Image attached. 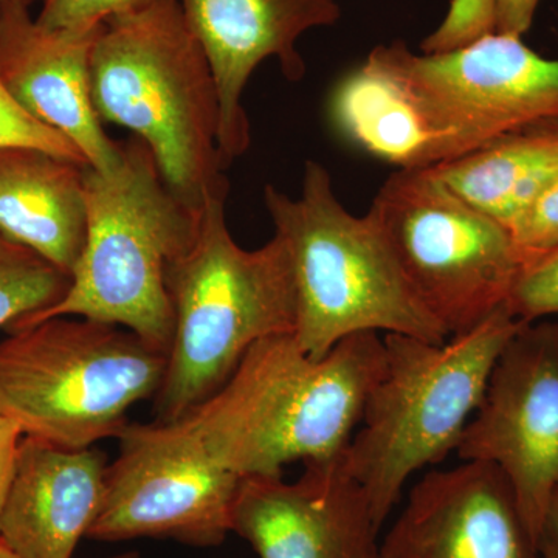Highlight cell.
Segmentation results:
<instances>
[{"label":"cell","mask_w":558,"mask_h":558,"mask_svg":"<svg viewBox=\"0 0 558 558\" xmlns=\"http://www.w3.org/2000/svg\"><path fill=\"white\" fill-rule=\"evenodd\" d=\"M229 190L230 183L209 194L196 236L168 269L174 332L154 398L160 422L179 421L211 398L260 341L295 333L288 245L277 233L256 250L238 245L227 226Z\"/></svg>","instance_id":"cell-1"},{"label":"cell","mask_w":558,"mask_h":558,"mask_svg":"<svg viewBox=\"0 0 558 558\" xmlns=\"http://www.w3.org/2000/svg\"><path fill=\"white\" fill-rule=\"evenodd\" d=\"M90 90L100 120L145 142L168 189L189 207L201 209L229 185L215 75L178 0L105 22L92 49Z\"/></svg>","instance_id":"cell-2"},{"label":"cell","mask_w":558,"mask_h":558,"mask_svg":"<svg viewBox=\"0 0 558 558\" xmlns=\"http://www.w3.org/2000/svg\"><path fill=\"white\" fill-rule=\"evenodd\" d=\"M87 233L65 295L49 310L14 323V330L57 317L120 326L170 352L174 312L168 269L196 236L201 209L179 199L145 142L121 143L108 172L84 168Z\"/></svg>","instance_id":"cell-3"},{"label":"cell","mask_w":558,"mask_h":558,"mask_svg":"<svg viewBox=\"0 0 558 558\" xmlns=\"http://www.w3.org/2000/svg\"><path fill=\"white\" fill-rule=\"evenodd\" d=\"M275 233L288 245L296 290V344L322 359L359 332L402 333L444 343L446 330L414 295L377 220L351 215L318 161L304 165L299 199L267 185Z\"/></svg>","instance_id":"cell-4"},{"label":"cell","mask_w":558,"mask_h":558,"mask_svg":"<svg viewBox=\"0 0 558 558\" xmlns=\"http://www.w3.org/2000/svg\"><path fill=\"white\" fill-rule=\"evenodd\" d=\"M521 325L505 306L444 343L385 333L384 374L343 454L344 468L368 495L379 529L410 476L457 451L499 354Z\"/></svg>","instance_id":"cell-5"},{"label":"cell","mask_w":558,"mask_h":558,"mask_svg":"<svg viewBox=\"0 0 558 558\" xmlns=\"http://www.w3.org/2000/svg\"><path fill=\"white\" fill-rule=\"evenodd\" d=\"M168 354L137 333L57 317L0 341V414L24 436L61 449L119 438L132 407L156 398Z\"/></svg>","instance_id":"cell-6"},{"label":"cell","mask_w":558,"mask_h":558,"mask_svg":"<svg viewBox=\"0 0 558 558\" xmlns=\"http://www.w3.org/2000/svg\"><path fill=\"white\" fill-rule=\"evenodd\" d=\"M368 213L414 295L449 339L475 329L508 303L523 269L512 234L458 196L433 168L392 174Z\"/></svg>","instance_id":"cell-7"},{"label":"cell","mask_w":558,"mask_h":558,"mask_svg":"<svg viewBox=\"0 0 558 558\" xmlns=\"http://www.w3.org/2000/svg\"><path fill=\"white\" fill-rule=\"evenodd\" d=\"M429 124L444 163L492 143L558 124V58L521 36L494 32L446 53L411 51L396 40L371 50Z\"/></svg>","instance_id":"cell-8"},{"label":"cell","mask_w":558,"mask_h":558,"mask_svg":"<svg viewBox=\"0 0 558 558\" xmlns=\"http://www.w3.org/2000/svg\"><path fill=\"white\" fill-rule=\"evenodd\" d=\"M108 465L100 513L87 537H156L218 546L231 532L241 476L219 464L182 422L128 424Z\"/></svg>","instance_id":"cell-9"},{"label":"cell","mask_w":558,"mask_h":558,"mask_svg":"<svg viewBox=\"0 0 558 558\" xmlns=\"http://www.w3.org/2000/svg\"><path fill=\"white\" fill-rule=\"evenodd\" d=\"M457 453L505 473L537 542L558 488V323H523L513 333Z\"/></svg>","instance_id":"cell-10"},{"label":"cell","mask_w":558,"mask_h":558,"mask_svg":"<svg viewBox=\"0 0 558 558\" xmlns=\"http://www.w3.org/2000/svg\"><path fill=\"white\" fill-rule=\"evenodd\" d=\"M304 465L295 483L282 475L242 478L231 532L259 558H379L368 495L343 458Z\"/></svg>","instance_id":"cell-11"},{"label":"cell","mask_w":558,"mask_h":558,"mask_svg":"<svg viewBox=\"0 0 558 558\" xmlns=\"http://www.w3.org/2000/svg\"><path fill=\"white\" fill-rule=\"evenodd\" d=\"M207 54L219 95L218 148L223 167L250 148V123L242 95L253 72L275 58L292 83L306 64L299 40L312 28L336 25L337 0H178Z\"/></svg>","instance_id":"cell-12"},{"label":"cell","mask_w":558,"mask_h":558,"mask_svg":"<svg viewBox=\"0 0 558 558\" xmlns=\"http://www.w3.org/2000/svg\"><path fill=\"white\" fill-rule=\"evenodd\" d=\"M379 556L538 558L515 492L486 461H464L418 481Z\"/></svg>","instance_id":"cell-13"},{"label":"cell","mask_w":558,"mask_h":558,"mask_svg":"<svg viewBox=\"0 0 558 558\" xmlns=\"http://www.w3.org/2000/svg\"><path fill=\"white\" fill-rule=\"evenodd\" d=\"M102 25L50 31L21 0H0L3 86L33 119L73 143L87 167L108 172L119 163L121 143L102 130L90 90V54Z\"/></svg>","instance_id":"cell-14"},{"label":"cell","mask_w":558,"mask_h":558,"mask_svg":"<svg viewBox=\"0 0 558 558\" xmlns=\"http://www.w3.org/2000/svg\"><path fill=\"white\" fill-rule=\"evenodd\" d=\"M385 362L387 348L377 332L352 333L322 359L304 360L279 396L253 475L279 476L295 461L325 464L343 458Z\"/></svg>","instance_id":"cell-15"},{"label":"cell","mask_w":558,"mask_h":558,"mask_svg":"<svg viewBox=\"0 0 558 558\" xmlns=\"http://www.w3.org/2000/svg\"><path fill=\"white\" fill-rule=\"evenodd\" d=\"M108 461L24 436L0 512V543L17 558H72L100 513Z\"/></svg>","instance_id":"cell-16"},{"label":"cell","mask_w":558,"mask_h":558,"mask_svg":"<svg viewBox=\"0 0 558 558\" xmlns=\"http://www.w3.org/2000/svg\"><path fill=\"white\" fill-rule=\"evenodd\" d=\"M86 167L46 150L0 149V238L72 277L86 242Z\"/></svg>","instance_id":"cell-17"},{"label":"cell","mask_w":558,"mask_h":558,"mask_svg":"<svg viewBox=\"0 0 558 558\" xmlns=\"http://www.w3.org/2000/svg\"><path fill=\"white\" fill-rule=\"evenodd\" d=\"M329 117L347 142L399 170H425L444 163L435 132L373 53L333 87Z\"/></svg>","instance_id":"cell-18"},{"label":"cell","mask_w":558,"mask_h":558,"mask_svg":"<svg viewBox=\"0 0 558 558\" xmlns=\"http://www.w3.org/2000/svg\"><path fill=\"white\" fill-rule=\"evenodd\" d=\"M433 170L458 196L510 230L558 180V124L510 135Z\"/></svg>","instance_id":"cell-19"},{"label":"cell","mask_w":558,"mask_h":558,"mask_svg":"<svg viewBox=\"0 0 558 558\" xmlns=\"http://www.w3.org/2000/svg\"><path fill=\"white\" fill-rule=\"evenodd\" d=\"M70 281L68 274L38 253L0 238V329L54 306Z\"/></svg>","instance_id":"cell-20"},{"label":"cell","mask_w":558,"mask_h":558,"mask_svg":"<svg viewBox=\"0 0 558 558\" xmlns=\"http://www.w3.org/2000/svg\"><path fill=\"white\" fill-rule=\"evenodd\" d=\"M506 307L520 323H534L558 314V245L524 264Z\"/></svg>","instance_id":"cell-21"},{"label":"cell","mask_w":558,"mask_h":558,"mask_svg":"<svg viewBox=\"0 0 558 558\" xmlns=\"http://www.w3.org/2000/svg\"><path fill=\"white\" fill-rule=\"evenodd\" d=\"M33 148L87 165L83 154L60 132L51 130L14 101L0 78V149Z\"/></svg>","instance_id":"cell-22"},{"label":"cell","mask_w":558,"mask_h":558,"mask_svg":"<svg viewBox=\"0 0 558 558\" xmlns=\"http://www.w3.org/2000/svg\"><path fill=\"white\" fill-rule=\"evenodd\" d=\"M498 0H451L446 17L421 44L422 53H446L497 32Z\"/></svg>","instance_id":"cell-23"},{"label":"cell","mask_w":558,"mask_h":558,"mask_svg":"<svg viewBox=\"0 0 558 558\" xmlns=\"http://www.w3.org/2000/svg\"><path fill=\"white\" fill-rule=\"evenodd\" d=\"M154 0H40L36 21L50 31H83L121 14L134 13Z\"/></svg>","instance_id":"cell-24"},{"label":"cell","mask_w":558,"mask_h":558,"mask_svg":"<svg viewBox=\"0 0 558 558\" xmlns=\"http://www.w3.org/2000/svg\"><path fill=\"white\" fill-rule=\"evenodd\" d=\"M509 231L523 266L557 247L558 180L529 205Z\"/></svg>","instance_id":"cell-25"},{"label":"cell","mask_w":558,"mask_h":558,"mask_svg":"<svg viewBox=\"0 0 558 558\" xmlns=\"http://www.w3.org/2000/svg\"><path fill=\"white\" fill-rule=\"evenodd\" d=\"M22 438L24 433L20 425L0 414V512L9 494Z\"/></svg>","instance_id":"cell-26"},{"label":"cell","mask_w":558,"mask_h":558,"mask_svg":"<svg viewBox=\"0 0 558 558\" xmlns=\"http://www.w3.org/2000/svg\"><path fill=\"white\" fill-rule=\"evenodd\" d=\"M539 0H498L497 32L523 36L531 28Z\"/></svg>","instance_id":"cell-27"},{"label":"cell","mask_w":558,"mask_h":558,"mask_svg":"<svg viewBox=\"0 0 558 558\" xmlns=\"http://www.w3.org/2000/svg\"><path fill=\"white\" fill-rule=\"evenodd\" d=\"M538 558H558V488L550 498L537 537Z\"/></svg>","instance_id":"cell-28"},{"label":"cell","mask_w":558,"mask_h":558,"mask_svg":"<svg viewBox=\"0 0 558 558\" xmlns=\"http://www.w3.org/2000/svg\"><path fill=\"white\" fill-rule=\"evenodd\" d=\"M0 558H17L5 545L0 543Z\"/></svg>","instance_id":"cell-29"},{"label":"cell","mask_w":558,"mask_h":558,"mask_svg":"<svg viewBox=\"0 0 558 558\" xmlns=\"http://www.w3.org/2000/svg\"><path fill=\"white\" fill-rule=\"evenodd\" d=\"M112 558H140V556L137 553H124V554H120V556H116Z\"/></svg>","instance_id":"cell-30"},{"label":"cell","mask_w":558,"mask_h":558,"mask_svg":"<svg viewBox=\"0 0 558 558\" xmlns=\"http://www.w3.org/2000/svg\"><path fill=\"white\" fill-rule=\"evenodd\" d=\"M22 3H25L27 7H32L33 3L38 2V0H21Z\"/></svg>","instance_id":"cell-31"},{"label":"cell","mask_w":558,"mask_h":558,"mask_svg":"<svg viewBox=\"0 0 558 558\" xmlns=\"http://www.w3.org/2000/svg\"><path fill=\"white\" fill-rule=\"evenodd\" d=\"M379 558H380V556H379Z\"/></svg>","instance_id":"cell-32"}]
</instances>
